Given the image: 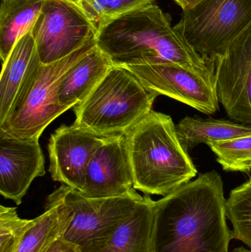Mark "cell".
Listing matches in <instances>:
<instances>
[{
	"mask_svg": "<svg viewBox=\"0 0 251 252\" xmlns=\"http://www.w3.org/2000/svg\"><path fill=\"white\" fill-rule=\"evenodd\" d=\"M221 175L212 170L154 203L151 252H228Z\"/></svg>",
	"mask_w": 251,
	"mask_h": 252,
	"instance_id": "1",
	"label": "cell"
},
{
	"mask_svg": "<svg viewBox=\"0 0 251 252\" xmlns=\"http://www.w3.org/2000/svg\"><path fill=\"white\" fill-rule=\"evenodd\" d=\"M171 22L169 14L150 3L106 25L96 37L97 45L114 66L173 63L215 72L216 62L197 53Z\"/></svg>",
	"mask_w": 251,
	"mask_h": 252,
	"instance_id": "2",
	"label": "cell"
},
{
	"mask_svg": "<svg viewBox=\"0 0 251 252\" xmlns=\"http://www.w3.org/2000/svg\"><path fill=\"white\" fill-rule=\"evenodd\" d=\"M125 138L134 188L145 195L165 196L197 175L169 115L150 111Z\"/></svg>",
	"mask_w": 251,
	"mask_h": 252,
	"instance_id": "3",
	"label": "cell"
},
{
	"mask_svg": "<svg viewBox=\"0 0 251 252\" xmlns=\"http://www.w3.org/2000/svg\"><path fill=\"white\" fill-rule=\"evenodd\" d=\"M96 45L94 38L67 57L49 64L40 62L35 49L0 130L20 139H39L44 129L68 110L58 100L63 78Z\"/></svg>",
	"mask_w": 251,
	"mask_h": 252,
	"instance_id": "4",
	"label": "cell"
},
{
	"mask_svg": "<svg viewBox=\"0 0 251 252\" xmlns=\"http://www.w3.org/2000/svg\"><path fill=\"white\" fill-rule=\"evenodd\" d=\"M159 96L126 67L113 65L73 109L75 124L100 136L125 135L150 111Z\"/></svg>",
	"mask_w": 251,
	"mask_h": 252,
	"instance_id": "5",
	"label": "cell"
},
{
	"mask_svg": "<svg viewBox=\"0 0 251 252\" xmlns=\"http://www.w3.org/2000/svg\"><path fill=\"white\" fill-rule=\"evenodd\" d=\"M251 25V0H202L174 26L197 53L216 62Z\"/></svg>",
	"mask_w": 251,
	"mask_h": 252,
	"instance_id": "6",
	"label": "cell"
},
{
	"mask_svg": "<svg viewBox=\"0 0 251 252\" xmlns=\"http://www.w3.org/2000/svg\"><path fill=\"white\" fill-rule=\"evenodd\" d=\"M52 194L72 212V220L63 238L81 252L98 251L116 226L144 199V196L86 198L64 185Z\"/></svg>",
	"mask_w": 251,
	"mask_h": 252,
	"instance_id": "7",
	"label": "cell"
},
{
	"mask_svg": "<svg viewBox=\"0 0 251 252\" xmlns=\"http://www.w3.org/2000/svg\"><path fill=\"white\" fill-rule=\"evenodd\" d=\"M31 32L43 64L67 57L97 37L75 0H46Z\"/></svg>",
	"mask_w": 251,
	"mask_h": 252,
	"instance_id": "8",
	"label": "cell"
},
{
	"mask_svg": "<svg viewBox=\"0 0 251 252\" xmlns=\"http://www.w3.org/2000/svg\"><path fill=\"white\" fill-rule=\"evenodd\" d=\"M124 67L159 95L175 99L206 115L219 110L215 72H201L173 63Z\"/></svg>",
	"mask_w": 251,
	"mask_h": 252,
	"instance_id": "9",
	"label": "cell"
},
{
	"mask_svg": "<svg viewBox=\"0 0 251 252\" xmlns=\"http://www.w3.org/2000/svg\"><path fill=\"white\" fill-rule=\"evenodd\" d=\"M217 91L230 119L251 126V25L216 61Z\"/></svg>",
	"mask_w": 251,
	"mask_h": 252,
	"instance_id": "10",
	"label": "cell"
},
{
	"mask_svg": "<svg viewBox=\"0 0 251 252\" xmlns=\"http://www.w3.org/2000/svg\"><path fill=\"white\" fill-rule=\"evenodd\" d=\"M108 138L75 123L60 126L49 140V172L52 179L81 192L90 160Z\"/></svg>",
	"mask_w": 251,
	"mask_h": 252,
	"instance_id": "11",
	"label": "cell"
},
{
	"mask_svg": "<svg viewBox=\"0 0 251 252\" xmlns=\"http://www.w3.org/2000/svg\"><path fill=\"white\" fill-rule=\"evenodd\" d=\"M136 190L125 135L108 138L93 154L78 192L89 198L141 197Z\"/></svg>",
	"mask_w": 251,
	"mask_h": 252,
	"instance_id": "12",
	"label": "cell"
},
{
	"mask_svg": "<svg viewBox=\"0 0 251 252\" xmlns=\"http://www.w3.org/2000/svg\"><path fill=\"white\" fill-rule=\"evenodd\" d=\"M44 154L38 139H23L0 130V192L17 205L35 178L44 176Z\"/></svg>",
	"mask_w": 251,
	"mask_h": 252,
	"instance_id": "13",
	"label": "cell"
},
{
	"mask_svg": "<svg viewBox=\"0 0 251 252\" xmlns=\"http://www.w3.org/2000/svg\"><path fill=\"white\" fill-rule=\"evenodd\" d=\"M113 66L96 45L63 78L58 91L60 104L69 110L85 100Z\"/></svg>",
	"mask_w": 251,
	"mask_h": 252,
	"instance_id": "14",
	"label": "cell"
},
{
	"mask_svg": "<svg viewBox=\"0 0 251 252\" xmlns=\"http://www.w3.org/2000/svg\"><path fill=\"white\" fill-rule=\"evenodd\" d=\"M154 203L144 194V199L96 252H151Z\"/></svg>",
	"mask_w": 251,
	"mask_h": 252,
	"instance_id": "15",
	"label": "cell"
},
{
	"mask_svg": "<svg viewBox=\"0 0 251 252\" xmlns=\"http://www.w3.org/2000/svg\"><path fill=\"white\" fill-rule=\"evenodd\" d=\"M0 57L4 63L16 43L32 31L46 0H1Z\"/></svg>",
	"mask_w": 251,
	"mask_h": 252,
	"instance_id": "16",
	"label": "cell"
},
{
	"mask_svg": "<svg viewBox=\"0 0 251 252\" xmlns=\"http://www.w3.org/2000/svg\"><path fill=\"white\" fill-rule=\"evenodd\" d=\"M72 218L67 206L53 194L47 197L45 210L27 232L16 252H43L63 236Z\"/></svg>",
	"mask_w": 251,
	"mask_h": 252,
	"instance_id": "17",
	"label": "cell"
},
{
	"mask_svg": "<svg viewBox=\"0 0 251 252\" xmlns=\"http://www.w3.org/2000/svg\"><path fill=\"white\" fill-rule=\"evenodd\" d=\"M180 143L189 151L200 144L228 140L251 133V126L213 118L186 117L175 125Z\"/></svg>",
	"mask_w": 251,
	"mask_h": 252,
	"instance_id": "18",
	"label": "cell"
},
{
	"mask_svg": "<svg viewBox=\"0 0 251 252\" xmlns=\"http://www.w3.org/2000/svg\"><path fill=\"white\" fill-rule=\"evenodd\" d=\"M35 50L32 32L22 36L2 63L0 79V124L4 121Z\"/></svg>",
	"mask_w": 251,
	"mask_h": 252,
	"instance_id": "19",
	"label": "cell"
},
{
	"mask_svg": "<svg viewBox=\"0 0 251 252\" xmlns=\"http://www.w3.org/2000/svg\"><path fill=\"white\" fill-rule=\"evenodd\" d=\"M226 216L233 226V238L251 250V179L230 192Z\"/></svg>",
	"mask_w": 251,
	"mask_h": 252,
	"instance_id": "20",
	"label": "cell"
},
{
	"mask_svg": "<svg viewBox=\"0 0 251 252\" xmlns=\"http://www.w3.org/2000/svg\"><path fill=\"white\" fill-rule=\"evenodd\" d=\"M89 19L97 35L110 22L155 0H75Z\"/></svg>",
	"mask_w": 251,
	"mask_h": 252,
	"instance_id": "21",
	"label": "cell"
},
{
	"mask_svg": "<svg viewBox=\"0 0 251 252\" xmlns=\"http://www.w3.org/2000/svg\"><path fill=\"white\" fill-rule=\"evenodd\" d=\"M225 171H251V133L224 141L208 143Z\"/></svg>",
	"mask_w": 251,
	"mask_h": 252,
	"instance_id": "22",
	"label": "cell"
},
{
	"mask_svg": "<svg viewBox=\"0 0 251 252\" xmlns=\"http://www.w3.org/2000/svg\"><path fill=\"white\" fill-rule=\"evenodd\" d=\"M37 219H22L16 209L0 207V252H16L27 232L36 223Z\"/></svg>",
	"mask_w": 251,
	"mask_h": 252,
	"instance_id": "23",
	"label": "cell"
},
{
	"mask_svg": "<svg viewBox=\"0 0 251 252\" xmlns=\"http://www.w3.org/2000/svg\"><path fill=\"white\" fill-rule=\"evenodd\" d=\"M43 252H81L75 244L65 240L63 236L57 238Z\"/></svg>",
	"mask_w": 251,
	"mask_h": 252,
	"instance_id": "24",
	"label": "cell"
},
{
	"mask_svg": "<svg viewBox=\"0 0 251 252\" xmlns=\"http://www.w3.org/2000/svg\"><path fill=\"white\" fill-rule=\"evenodd\" d=\"M201 1L202 0H185L184 4L181 6V9H182V10H186V9L190 8V7L195 5L196 4Z\"/></svg>",
	"mask_w": 251,
	"mask_h": 252,
	"instance_id": "25",
	"label": "cell"
},
{
	"mask_svg": "<svg viewBox=\"0 0 251 252\" xmlns=\"http://www.w3.org/2000/svg\"><path fill=\"white\" fill-rule=\"evenodd\" d=\"M231 252H251V250H248V249L240 247V248L235 249V250H233Z\"/></svg>",
	"mask_w": 251,
	"mask_h": 252,
	"instance_id": "26",
	"label": "cell"
},
{
	"mask_svg": "<svg viewBox=\"0 0 251 252\" xmlns=\"http://www.w3.org/2000/svg\"><path fill=\"white\" fill-rule=\"evenodd\" d=\"M172 1H175V2L176 3L179 7H181V6L183 5L185 0H172Z\"/></svg>",
	"mask_w": 251,
	"mask_h": 252,
	"instance_id": "27",
	"label": "cell"
}]
</instances>
